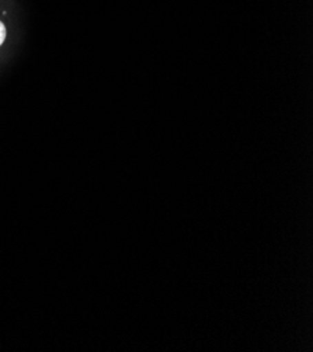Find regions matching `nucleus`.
I'll return each instance as SVG.
<instances>
[{"label": "nucleus", "mask_w": 313, "mask_h": 352, "mask_svg": "<svg viewBox=\"0 0 313 352\" xmlns=\"http://www.w3.org/2000/svg\"><path fill=\"white\" fill-rule=\"evenodd\" d=\"M5 40H6V27L2 21H0V47H2Z\"/></svg>", "instance_id": "nucleus-1"}]
</instances>
